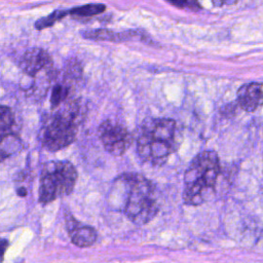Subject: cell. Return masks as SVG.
<instances>
[{"label": "cell", "mask_w": 263, "mask_h": 263, "mask_svg": "<svg viewBox=\"0 0 263 263\" xmlns=\"http://www.w3.org/2000/svg\"><path fill=\"white\" fill-rule=\"evenodd\" d=\"M108 202L137 225L149 223L159 211L154 184L136 173H124L114 180Z\"/></svg>", "instance_id": "1"}, {"label": "cell", "mask_w": 263, "mask_h": 263, "mask_svg": "<svg viewBox=\"0 0 263 263\" xmlns=\"http://www.w3.org/2000/svg\"><path fill=\"white\" fill-rule=\"evenodd\" d=\"M178 147L177 122L171 118H146L137 138L139 157L153 166L164 164Z\"/></svg>", "instance_id": "2"}, {"label": "cell", "mask_w": 263, "mask_h": 263, "mask_svg": "<svg viewBox=\"0 0 263 263\" xmlns=\"http://www.w3.org/2000/svg\"><path fill=\"white\" fill-rule=\"evenodd\" d=\"M221 172L218 154L213 150L198 153L184 175L183 200L187 205H200L211 200Z\"/></svg>", "instance_id": "3"}, {"label": "cell", "mask_w": 263, "mask_h": 263, "mask_svg": "<svg viewBox=\"0 0 263 263\" xmlns=\"http://www.w3.org/2000/svg\"><path fill=\"white\" fill-rule=\"evenodd\" d=\"M51 114L41 128L42 145L49 151H58L71 145L77 136L80 121L79 104L71 100Z\"/></svg>", "instance_id": "4"}, {"label": "cell", "mask_w": 263, "mask_h": 263, "mask_svg": "<svg viewBox=\"0 0 263 263\" xmlns=\"http://www.w3.org/2000/svg\"><path fill=\"white\" fill-rule=\"evenodd\" d=\"M78 178L77 170L70 161H49L44 164L39 182V201L48 203L59 197L69 195Z\"/></svg>", "instance_id": "5"}, {"label": "cell", "mask_w": 263, "mask_h": 263, "mask_svg": "<svg viewBox=\"0 0 263 263\" xmlns=\"http://www.w3.org/2000/svg\"><path fill=\"white\" fill-rule=\"evenodd\" d=\"M99 137L108 153L113 156L123 155L133 143V136L120 123L105 120L99 127Z\"/></svg>", "instance_id": "6"}, {"label": "cell", "mask_w": 263, "mask_h": 263, "mask_svg": "<svg viewBox=\"0 0 263 263\" xmlns=\"http://www.w3.org/2000/svg\"><path fill=\"white\" fill-rule=\"evenodd\" d=\"M22 147L10 108L0 106V162L16 153Z\"/></svg>", "instance_id": "7"}, {"label": "cell", "mask_w": 263, "mask_h": 263, "mask_svg": "<svg viewBox=\"0 0 263 263\" xmlns=\"http://www.w3.org/2000/svg\"><path fill=\"white\" fill-rule=\"evenodd\" d=\"M20 67L26 75L36 79L40 77V74L54 76L52 60L42 48L28 49L21 59Z\"/></svg>", "instance_id": "8"}, {"label": "cell", "mask_w": 263, "mask_h": 263, "mask_svg": "<svg viewBox=\"0 0 263 263\" xmlns=\"http://www.w3.org/2000/svg\"><path fill=\"white\" fill-rule=\"evenodd\" d=\"M237 103L247 112L256 111L262 104L261 82H250L241 85L237 90Z\"/></svg>", "instance_id": "9"}, {"label": "cell", "mask_w": 263, "mask_h": 263, "mask_svg": "<svg viewBox=\"0 0 263 263\" xmlns=\"http://www.w3.org/2000/svg\"><path fill=\"white\" fill-rule=\"evenodd\" d=\"M69 226V236L71 238L72 243L79 248H88L92 246L97 240V231L95 228L86 225H80L77 221L68 222Z\"/></svg>", "instance_id": "10"}, {"label": "cell", "mask_w": 263, "mask_h": 263, "mask_svg": "<svg viewBox=\"0 0 263 263\" xmlns=\"http://www.w3.org/2000/svg\"><path fill=\"white\" fill-rule=\"evenodd\" d=\"M71 87L66 81L63 82H57L54 86L52 87L51 90V96H50V105L52 109H55L59 107L63 102L67 101L70 97L71 93Z\"/></svg>", "instance_id": "11"}, {"label": "cell", "mask_w": 263, "mask_h": 263, "mask_svg": "<svg viewBox=\"0 0 263 263\" xmlns=\"http://www.w3.org/2000/svg\"><path fill=\"white\" fill-rule=\"evenodd\" d=\"M105 8L106 7L103 4H86V5L78 6L69 10V13L73 15H78V16H91V15L103 12Z\"/></svg>", "instance_id": "12"}, {"label": "cell", "mask_w": 263, "mask_h": 263, "mask_svg": "<svg viewBox=\"0 0 263 263\" xmlns=\"http://www.w3.org/2000/svg\"><path fill=\"white\" fill-rule=\"evenodd\" d=\"M69 13V10H55L53 11L51 14L45 16V17H42V18H39L36 24H35V27L36 29L38 30H42V29H45L47 27H50L52 26L55 22L60 21L61 18H63L65 15H67Z\"/></svg>", "instance_id": "13"}, {"label": "cell", "mask_w": 263, "mask_h": 263, "mask_svg": "<svg viewBox=\"0 0 263 263\" xmlns=\"http://www.w3.org/2000/svg\"><path fill=\"white\" fill-rule=\"evenodd\" d=\"M8 248V241L4 238H0V262L4 259V254Z\"/></svg>", "instance_id": "14"}, {"label": "cell", "mask_w": 263, "mask_h": 263, "mask_svg": "<svg viewBox=\"0 0 263 263\" xmlns=\"http://www.w3.org/2000/svg\"><path fill=\"white\" fill-rule=\"evenodd\" d=\"M166 1H168L173 5L180 6V7H184V6L190 5L192 3V0H166Z\"/></svg>", "instance_id": "15"}, {"label": "cell", "mask_w": 263, "mask_h": 263, "mask_svg": "<svg viewBox=\"0 0 263 263\" xmlns=\"http://www.w3.org/2000/svg\"><path fill=\"white\" fill-rule=\"evenodd\" d=\"M237 0H213V2L217 5H223V4H234Z\"/></svg>", "instance_id": "16"}]
</instances>
